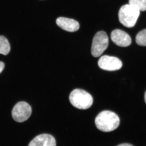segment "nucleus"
Masks as SVG:
<instances>
[{"label": "nucleus", "instance_id": "nucleus-1", "mask_svg": "<svg viewBox=\"0 0 146 146\" xmlns=\"http://www.w3.org/2000/svg\"><path fill=\"white\" fill-rule=\"evenodd\" d=\"M95 124L98 129L104 132H110L117 128L120 119L117 114L109 110L102 111L95 119Z\"/></svg>", "mask_w": 146, "mask_h": 146}, {"label": "nucleus", "instance_id": "nucleus-2", "mask_svg": "<svg viewBox=\"0 0 146 146\" xmlns=\"http://www.w3.org/2000/svg\"><path fill=\"white\" fill-rule=\"evenodd\" d=\"M71 104L79 109L86 110L91 107L93 103L92 96L86 91L81 89H75L69 96Z\"/></svg>", "mask_w": 146, "mask_h": 146}, {"label": "nucleus", "instance_id": "nucleus-3", "mask_svg": "<svg viewBox=\"0 0 146 146\" xmlns=\"http://www.w3.org/2000/svg\"><path fill=\"white\" fill-rule=\"evenodd\" d=\"M140 11L130 5L122 6L119 12L120 23L127 28L133 27L136 25Z\"/></svg>", "mask_w": 146, "mask_h": 146}, {"label": "nucleus", "instance_id": "nucleus-4", "mask_svg": "<svg viewBox=\"0 0 146 146\" xmlns=\"http://www.w3.org/2000/svg\"><path fill=\"white\" fill-rule=\"evenodd\" d=\"M108 44L109 39L106 33L103 31L98 32L93 39L91 54L94 57H99L107 48Z\"/></svg>", "mask_w": 146, "mask_h": 146}, {"label": "nucleus", "instance_id": "nucleus-5", "mask_svg": "<svg viewBox=\"0 0 146 146\" xmlns=\"http://www.w3.org/2000/svg\"><path fill=\"white\" fill-rule=\"evenodd\" d=\"M32 109L30 106L24 102L18 103L13 107L12 116L17 122L22 123L26 121L31 115Z\"/></svg>", "mask_w": 146, "mask_h": 146}, {"label": "nucleus", "instance_id": "nucleus-6", "mask_svg": "<svg viewBox=\"0 0 146 146\" xmlns=\"http://www.w3.org/2000/svg\"><path fill=\"white\" fill-rule=\"evenodd\" d=\"M99 67L104 70L114 71L120 70L122 67L121 61L118 58L104 55L100 58L98 62Z\"/></svg>", "mask_w": 146, "mask_h": 146}, {"label": "nucleus", "instance_id": "nucleus-7", "mask_svg": "<svg viewBox=\"0 0 146 146\" xmlns=\"http://www.w3.org/2000/svg\"><path fill=\"white\" fill-rule=\"evenodd\" d=\"M111 40L115 44L120 47L128 46L131 44L130 36L125 32L120 29H115L111 33Z\"/></svg>", "mask_w": 146, "mask_h": 146}, {"label": "nucleus", "instance_id": "nucleus-8", "mask_svg": "<svg viewBox=\"0 0 146 146\" xmlns=\"http://www.w3.org/2000/svg\"><path fill=\"white\" fill-rule=\"evenodd\" d=\"M28 146H56V141L50 134H40L32 140Z\"/></svg>", "mask_w": 146, "mask_h": 146}, {"label": "nucleus", "instance_id": "nucleus-9", "mask_svg": "<svg viewBox=\"0 0 146 146\" xmlns=\"http://www.w3.org/2000/svg\"><path fill=\"white\" fill-rule=\"evenodd\" d=\"M56 23L60 28L70 32L77 31L80 28L78 22L74 19L59 17L56 20Z\"/></svg>", "mask_w": 146, "mask_h": 146}, {"label": "nucleus", "instance_id": "nucleus-10", "mask_svg": "<svg viewBox=\"0 0 146 146\" xmlns=\"http://www.w3.org/2000/svg\"><path fill=\"white\" fill-rule=\"evenodd\" d=\"M10 51L8 40L4 36H0V54L6 55Z\"/></svg>", "mask_w": 146, "mask_h": 146}, {"label": "nucleus", "instance_id": "nucleus-11", "mask_svg": "<svg viewBox=\"0 0 146 146\" xmlns=\"http://www.w3.org/2000/svg\"><path fill=\"white\" fill-rule=\"evenodd\" d=\"M129 5L140 11L146 10V0H129Z\"/></svg>", "mask_w": 146, "mask_h": 146}, {"label": "nucleus", "instance_id": "nucleus-12", "mask_svg": "<svg viewBox=\"0 0 146 146\" xmlns=\"http://www.w3.org/2000/svg\"><path fill=\"white\" fill-rule=\"evenodd\" d=\"M136 43L141 46H146V29L138 33L136 37Z\"/></svg>", "mask_w": 146, "mask_h": 146}, {"label": "nucleus", "instance_id": "nucleus-13", "mask_svg": "<svg viewBox=\"0 0 146 146\" xmlns=\"http://www.w3.org/2000/svg\"><path fill=\"white\" fill-rule=\"evenodd\" d=\"M5 67L4 63L1 61H0V73H1Z\"/></svg>", "mask_w": 146, "mask_h": 146}, {"label": "nucleus", "instance_id": "nucleus-14", "mask_svg": "<svg viewBox=\"0 0 146 146\" xmlns=\"http://www.w3.org/2000/svg\"><path fill=\"white\" fill-rule=\"evenodd\" d=\"M117 146H133L132 145H131V144L128 143H124L121 144V145H119Z\"/></svg>", "mask_w": 146, "mask_h": 146}, {"label": "nucleus", "instance_id": "nucleus-15", "mask_svg": "<svg viewBox=\"0 0 146 146\" xmlns=\"http://www.w3.org/2000/svg\"><path fill=\"white\" fill-rule=\"evenodd\" d=\"M145 103H146V91L145 92Z\"/></svg>", "mask_w": 146, "mask_h": 146}]
</instances>
